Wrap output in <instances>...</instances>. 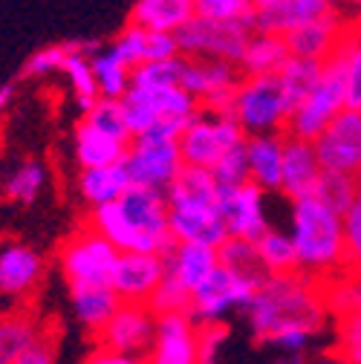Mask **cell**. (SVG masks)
Masks as SVG:
<instances>
[{"instance_id":"cell-1","label":"cell","mask_w":361,"mask_h":364,"mask_svg":"<svg viewBox=\"0 0 361 364\" xmlns=\"http://www.w3.org/2000/svg\"><path fill=\"white\" fill-rule=\"evenodd\" d=\"M249 327L257 344L266 341V336L289 321H312L324 324L330 312L324 281L309 278L306 272H281V275H266L257 295L246 306Z\"/></svg>"},{"instance_id":"cell-2","label":"cell","mask_w":361,"mask_h":364,"mask_svg":"<svg viewBox=\"0 0 361 364\" xmlns=\"http://www.w3.org/2000/svg\"><path fill=\"white\" fill-rule=\"evenodd\" d=\"M165 194L173 240H200L220 246L229 237L220 214V182L214 179L211 168L185 165Z\"/></svg>"},{"instance_id":"cell-3","label":"cell","mask_w":361,"mask_h":364,"mask_svg":"<svg viewBox=\"0 0 361 364\" xmlns=\"http://www.w3.org/2000/svg\"><path fill=\"white\" fill-rule=\"evenodd\" d=\"M292 243L298 252V269L309 278L330 281L344 263V214L321 203L315 194L292 200Z\"/></svg>"},{"instance_id":"cell-4","label":"cell","mask_w":361,"mask_h":364,"mask_svg":"<svg viewBox=\"0 0 361 364\" xmlns=\"http://www.w3.org/2000/svg\"><path fill=\"white\" fill-rule=\"evenodd\" d=\"M347 53H350V32L335 47V53L324 61L321 78L306 99L298 102L286 119V133L301 139H318L324 127L347 107Z\"/></svg>"},{"instance_id":"cell-5","label":"cell","mask_w":361,"mask_h":364,"mask_svg":"<svg viewBox=\"0 0 361 364\" xmlns=\"http://www.w3.org/2000/svg\"><path fill=\"white\" fill-rule=\"evenodd\" d=\"M292 113V102L281 84L278 73L263 75H240L235 90L232 116L243 124L246 133H269L286 130V119Z\"/></svg>"},{"instance_id":"cell-6","label":"cell","mask_w":361,"mask_h":364,"mask_svg":"<svg viewBox=\"0 0 361 364\" xmlns=\"http://www.w3.org/2000/svg\"><path fill=\"white\" fill-rule=\"evenodd\" d=\"M266 275H254V272H240L220 263L211 275L191 292V315L197 324L205 321H222L232 309H246L252 298L257 295L260 284Z\"/></svg>"},{"instance_id":"cell-7","label":"cell","mask_w":361,"mask_h":364,"mask_svg":"<svg viewBox=\"0 0 361 364\" xmlns=\"http://www.w3.org/2000/svg\"><path fill=\"white\" fill-rule=\"evenodd\" d=\"M119 246H113L102 232L87 223V229H78L58 252V263L67 278V287H99L110 284L113 266L119 260Z\"/></svg>"},{"instance_id":"cell-8","label":"cell","mask_w":361,"mask_h":364,"mask_svg":"<svg viewBox=\"0 0 361 364\" xmlns=\"http://www.w3.org/2000/svg\"><path fill=\"white\" fill-rule=\"evenodd\" d=\"M254 26L246 21H211L194 15L183 29H176L179 53L188 58H222L240 64Z\"/></svg>"},{"instance_id":"cell-9","label":"cell","mask_w":361,"mask_h":364,"mask_svg":"<svg viewBox=\"0 0 361 364\" xmlns=\"http://www.w3.org/2000/svg\"><path fill=\"white\" fill-rule=\"evenodd\" d=\"M119 203L133 225V232H136V249L133 252L165 255L176 243L171 235V220H168V194L162 188L130 182L127 191L119 197Z\"/></svg>"},{"instance_id":"cell-10","label":"cell","mask_w":361,"mask_h":364,"mask_svg":"<svg viewBox=\"0 0 361 364\" xmlns=\"http://www.w3.org/2000/svg\"><path fill=\"white\" fill-rule=\"evenodd\" d=\"M246 136L249 133L235 116H214L203 110L179 136V151H183L185 165L211 168L229 148L246 142Z\"/></svg>"},{"instance_id":"cell-11","label":"cell","mask_w":361,"mask_h":364,"mask_svg":"<svg viewBox=\"0 0 361 364\" xmlns=\"http://www.w3.org/2000/svg\"><path fill=\"white\" fill-rule=\"evenodd\" d=\"M156 333V312L148 304L122 301L110 321L96 333V344L130 355L133 361H148Z\"/></svg>"},{"instance_id":"cell-12","label":"cell","mask_w":361,"mask_h":364,"mask_svg":"<svg viewBox=\"0 0 361 364\" xmlns=\"http://www.w3.org/2000/svg\"><path fill=\"white\" fill-rule=\"evenodd\" d=\"M124 165H127V173L133 182L168 191V186L179 176V171L185 168V159H183V151H179L176 139L156 142V139H142V136H136L127 148Z\"/></svg>"},{"instance_id":"cell-13","label":"cell","mask_w":361,"mask_h":364,"mask_svg":"<svg viewBox=\"0 0 361 364\" xmlns=\"http://www.w3.org/2000/svg\"><path fill=\"white\" fill-rule=\"evenodd\" d=\"M220 214L232 237L260 240L272 229L266 220V191L252 179L243 186H220Z\"/></svg>"},{"instance_id":"cell-14","label":"cell","mask_w":361,"mask_h":364,"mask_svg":"<svg viewBox=\"0 0 361 364\" xmlns=\"http://www.w3.org/2000/svg\"><path fill=\"white\" fill-rule=\"evenodd\" d=\"M315 151L324 171H361V110L344 107L315 139Z\"/></svg>"},{"instance_id":"cell-15","label":"cell","mask_w":361,"mask_h":364,"mask_svg":"<svg viewBox=\"0 0 361 364\" xmlns=\"http://www.w3.org/2000/svg\"><path fill=\"white\" fill-rule=\"evenodd\" d=\"M165 278V257L151 252H119L110 287L122 301L148 304L159 281Z\"/></svg>"},{"instance_id":"cell-16","label":"cell","mask_w":361,"mask_h":364,"mask_svg":"<svg viewBox=\"0 0 361 364\" xmlns=\"http://www.w3.org/2000/svg\"><path fill=\"white\" fill-rule=\"evenodd\" d=\"M197 321L191 312L156 315V333L148 361L156 364H194L197 361Z\"/></svg>"},{"instance_id":"cell-17","label":"cell","mask_w":361,"mask_h":364,"mask_svg":"<svg viewBox=\"0 0 361 364\" xmlns=\"http://www.w3.org/2000/svg\"><path fill=\"white\" fill-rule=\"evenodd\" d=\"M350 32V21L341 15V6L324 18H315L309 23H301L295 29L286 32V43L289 53L301 55V58H315V61H327L335 47L344 41V35Z\"/></svg>"},{"instance_id":"cell-18","label":"cell","mask_w":361,"mask_h":364,"mask_svg":"<svg viewBox=\"0 0 361 364\" xmlns=\"http://www.w3.org/2000/svg\"><path fill=\"white\" fill-rule=\"evenodd\" d=\"M321 173H324V165L318 159V151H315V142L286 133L281 194L289 200H301V197L315 194V186H318Z\"/></svg>"},{"instance_id":"cell-19","label":"cell","mask_w":361,"mask_h":364,"mask_svg":"<svg viewBox=\"0 0 361 364\" xmlns=\"http://www.w3.org/2000/svg\"><path fill=\"white\" fill-rule=\"evenodd\" d=\"M335 0H254V29L286 35L289 29L335 12Z\"/></svg>"},{"instance_id":"cell-20","label":"cell","mask_w":361,"mask_h":364,"mask_svg":"<svg viewBox=\"0 0 361 364\" xmlns=\"http://www.w3.org/2000/svg\"><path fill=\"white\" fill-rule=\"evenodd\" d=\"M284 145L286 130H269V133H249L246 136V159H249V179L269 194H281L284 182Z\"/></svg>"},{"instance_id":"cell-21","label":"cell","mask_w":361,"mask_h":364,"mask_svg":"<svg viewBox=\"0 0 361 364\" xmlns=\"http://www.w3.org/2000/svg\"><path fill=\"white\" fill-rule=\"evenodd\" d=\"M162 257H165V275L185 284L191 292L220 266L217 246L200 240H176Z\"/></svg>"},{"instance_id":"cell-22","label":"cell","mask_w":361,"mask_h":364,"mask_svg":"<svg viewBox=\"0 0 361 364\" xmlns=\"http://www.w3.org/2000/svg\"><path fill=\"white\" fill-rule=\"evenodd\" d=\"M43 278V257L23 243H9L0 249V295L23 298Z\"/></svg>"},{"instance_id":"cell-23","label":"cell","mask_w":361,"mask_h":364,"mask_svg":"<svg viewBox=\"0 0 361 364\" xmlns=\"http://www.w3.org/2000/svg\"><path fill=\"white\" fill-rule=\"evenodd\" d=\"M127 148H130V142H122L110 133L96 130L84 119L78 122V127L72 133V156H75L78 168H102V165L124 162Z\"/></svg>"},{"instance_id":"cell-24","label":"cell","mask_w":361,"mask_h":364,"mask_svg":"<svg viewBox=\"0 0 361 364\" xmlns=\"http://www.w3.org/2000/svg\"><path fill=\"white\" fill-rule=\"evenodd\" d=\"M130 182L133 179L127 173V165L113 162V165H102V168H81L78 179H75V188L87 205H102V203L119 200L127 191Z\"/></svg>"},{"instance_id":"cell-25","label":"cell","mask_w":361,"mask_h":364,"mask_svg":"<svg viewBox=\"0 0 361 364\" xmlns=\"http://www.w3.org/2000/svg\"><path fill=\"white\" fill-rule=\"evenodd\" d=\"M70 301H72V312L78 318V324L87 333H99L113 312L122 306V298L116 295V289L110 284H99V287H72L70 289Z\"/></svg>"},{"instance_id":"cell-26","label":"cell","mask_w":361,"mask_h":364,"mask_svg":"<svg viewBox=\"0 0 361 364\" xmlns=\"http://www.w3.org/2000/svg\"><path fill=\"white\" fill-rule=\"evenodd\" d=\"M289 43L286 35L278 32H263L254 29L249 43H246V53L240 58V73L243 75H263V73H281V67L289 61Z\"/></svg>"},{"instance_id":"cell-27","label":"cell","mask_w":361,"mask_h":364,"mask_svg":"<svg viewBox=\"0 0 361 364\" xmlns=\"http://www.w3.org/2000/svg\"><path fill=\"white\" fill-rule=\"evenodd\" d=\"M240 67L222 58H188L183 84L191 90L197 99H205L222 87H235L240 81Z\"/></svg>"},{"instance_id":"cell-28","label":"cell","mask_w":361,"mask_h":364,"mask_svg":"<svg viewBox=\"0 0 361 364\" xmlns=\"http://www.w3.org/2000/svg\"><path fill=\"white\" fill-rule=\"evenodd\" d=\"M194 0H136L130 9V21L145 29L176 32L194 18Z\"/></svg>"},{"instance_id":"cell-29","label":"cell","mask_w":361,"mask_h":364,"mask_svg":"<svg viewBox=\"0 0 361 364\" xmlns=\"http://www.w3.org/2000/svg\"><path fill=\"white\" fill-rule=\"evenodd\" d=\"M87 223L93 225L96 232H102L113 246H119L122 252H133L136 249V232L122 208L119 200L113 203H102V205H90V214H87Z\"/></svg>"},{"instance_id":"cell-30","label":"cell","mask_w":361,"mask_h":364,"mask_svg":"<svg viewBox=\"0 0 361 364\" xmlns=\"http://www.w3.org/2000/svg\"><path fill=\"white\" fill-rule=\"evenodd\" d=\"M93 61V70H96V78H99V93L102 96H110V99H122L130 84H133V67L119 55L113 53L110 47H102L96 55H90Z\"/></svg>"},{"instance_id":"cell-31","label":"cell","mask_w":361,"mask_h":364,"mask_svg":"<svg viewBox=\"0 0 361 364\" xmlns=\"http://www.w3.org/2000/svg\"><path fill=\"white\" fill-rule=\"evenodd\" d=\"M43 336V330L29 315H6L0 318V364H18L26 347Z\"/></svg>"},{"instance_id":"cell-32","label":"cell","mask_w":361,"mask_h":364,"mask_svg":"<svg viewBox=\"0 0 361 364\" xmlns=\"http://www.w3.org/2000/svg\"><path fill=\"white\" fill-rule=\"evenodd\" d=\"M72 87L75 93V105L81 113H87L99 102V78H96V70H93V61L84 53H67V61H64V70H61Z\"/></svg>"},{"instance_id":"cell-33","label":"cell","mask_w":361,"mask_h":364,"mask_svg":"<svg viewBox=\"0 0 361 364\" xmlns=\"http://www.w3.org/2000/svg\"><path fill=\"white\" fill-rule=\"evenodd\" d=\"M257 255L266 269V275H281V272H298V252L292 243V235L269 229L257 240Z\"/></svg>"},{"instance_id":"cell-34","label":"cell","mask_w":361,"mask_h":364,"mask_svg":"<svg viewBox=\"0 0 361 364\" xmlns=\"http://www.w3.org/2000/svg\"><path fill=\"white\" fill-rule=\"evenodd\" d=\"M321 70H324V61H315V58H301V55H289V61L281 67V84L286 90V96L292 102V107L298 102L306 99L309 90L318 84L321 78Z\"/></svg>"},{"instance_id":"cell-35","label":"cell","mask_w":361,"mask_h":364,"mask_svg":"<svg viewBox=\"0 0 361 364\" xmlns=\"http://www.w3.org/2000/svg\"><path fill=\"white\" fill-rule=\"evenodd\" d=\"M358 194H361L358 173H347V171H324L318 186H315V197L327 203L330 208H335L338 214H344Z\"/></svg>"},{"instance_id":"cell-36","label":"cell","mask_w":361,"mask_h":364,"mask_svg":"<svg viewBox=\"0 0 361 364\" xmlns=\"http://www.w3.org/2000/svg\"><path fill=\"white\" fill-rule=\"evenodd\" d=\"M324 295H327V306H330L333 315L361 318V275L341 272V275L324 281Z\"/></svg>"},{"instance_id":"cell-37","label":"cell","mask_w":361,"mask_h":364,"mask_svg":"<svg viewBox=\"0 0 361 364\" xmlns=\"http://www.w3.org/2000/svg\"><path fill=\"white\" fill-rule=\"evenodd\" d=\"M188 55L176 53L171 58L159 61H142L139 67H133V84L136 87H171V84H183Z\"/></svg>"},{"instance_id":"cell-38","label":"cell","mask_w":361,"mask_h":364,"mask_svg":"<svg viewBox=\"0 0 361 364\" xmlns=\"http://www.w3.org/2000/svg\"><path fill=\"white\" fill-rule=\"evenodd\" d=\"M87 124H93L102 133H110L122 142H133V133L127 127V116H124V105L122 99H110V96H99V102L81 116Z\"/></svg>"},{"instance_id":"cell-39","label":"cell","mask_w":361,"mask_h":364,"mask_svg":"<svg viewBox=\"0 0 361 364\" xmlns=\"http://www.w3.org/2000/svg\"><path fill=\"white\" fill-rule=\"evenodd\" d=\"M43 186H47V168H43L41 162H35V159H29L6 179V197L15 200V203L29 205L41 197Z\"/></svg>"},{"instance_id":"cell-40","label":"cell","mask_w":361,"mask_h":364,"mask_svg":"<svg viewBox=\"0 0 361 364\" xmlns=\"http://www.w3.org/2000/svg\"><path fill=\"white\" fill-rule=\"evenodd\" d=\"M318 330H321V327H318V324H312V321H289V324H281L278 330L269 333L263 344L278 347V350H284L286 355L301 358V355L306 353L312 336L318 333Z\"/></svg>"},{"instance_id":"cell-41","label":"cell","mask_w":361,"mask_h":364,"mask_svg":"<svg viewBox=\"0 0 361 364\" xmlns=\"http://www.w3.org/2000/svg\"><path fill=\"white\" fill-rule=\"evenodd\" d=\"M217 252H220V263H225V266L240 269V272H254V275H266L260 255H257V240L229 235L217 246Z\"/></svg>"},{"instance_id":"cell-42","label":"cell","mask_w":361,"mask_h":364,"mask_svg":"<svg viewBox=\"0 0 361 364\" xmlns=\"http://www.w3.org/2000/svg\"><path fill=\"white\" fill-rule=\"evenodd\" d=\"M122 105H124V116H127V127L133 136H142L156 119H159V110L153 107L151 96L145 87H136L130 84V90L122 96Z\"/></svg>"},{"instance_id":"cell-43","label":"cell","mask_w":361,"mask_h":364,"mask_svg":"<svg viewBox=\"0 0 361 364\" xmlns=\"http://www.w3.org/2000/svg\"><path fill=\"white\" fill-rule=\"evenodd\" d=\"M148 306L162 315V312H188L191 309V289L185 284H179L176 278L165 275L159 281V287L153 289V295L148 298Z\"/></svg>"},{"instance_id":"cell-44","label":"cell","mask_w":361,"mask_h":364,"mask_svg":"<svg viewBox=\"0 0 361 364\" xmlns=\"http://www.w3.org/2000/svg\"><path fill=\"white\" fill-rule=\"evenodd\" d=\"M148 38H151V29L139 26V23H127L110 43V50L119 53L130 67H139L142 61H148Z\"/></svg>"},{"instance_id":"cell-45","label":"cell","mask_w":361,"mask_h":364,"mask_svg":"<svg viewBox=\"0 0 361 364\" xmlns=\"http://www.w3.org/2000/svg\"><path fill=\"white\" fill-rule=\"evenodd\" d=\"M194 12L211 21H246L254 26V0H194Z\"/></svg>"},{"instance_id":"cell-46","label":"cell","mask_w":361,"mask_h":364,"mask_svg":"<svg viewBox=\"0 0 361 364\" xmlns=\"http://www.w3.org/2000/svg\"><path fill=\"white\" fill-rule=\"evenodd\" d=\"M211 173L220 186H243L249 182V159H246V142L235 145L225 151L214 165H211Z\"/></svg>"},{"instance_id":"cell-47","label":"cell","mask_w":361,"mask_h":364,"mask_svg":"<svg viewBox=\"0 0 361 364\" xmlns=\"http://www.w3.org/2000/svg\"><path fill=\"white\" fill-rule=\"evenodd\" d=\"M344 263L347 272L361 275V194L344 211Z\"/></svg>"},{"instance_id":"cell-48","label":"cell","mask_w":361,"mask_h":364,"mask_svg":"<svg viewBox=\"0 0 361 364\" xmlns=\"http://www.w3.org/2000/svg\"><path fill=\"white\" fill-rule=\"evenodd\" d=\"M67 61V47L64 43H50V47H41L38 53H32L23 61L21 78H43V75H53L61 73Z\"/></svg>"},{"instance_id":"cell-49","label":"cell","mask_w":361,"mask_h":364,"mask_svg":"<svg viewBox=\"0 0 361 364\" xmlns=\"http://www.w3.org/2000/svg\"><path fill=\"white\" fill-rule=\"evenodd\" d=\"M229 324L222 321H205L197 327V361L208 364L217 358V353L222 350V344L229 341Z\"/></svg>"},{"instance_id":"cell-50","label":"cell","mask_w":361,"mask_h":364,"mask_svg":"<svg viewBox=\"0 0 361 364\" xmlns=\"http://www.w3.org/2000/svg\"><path fill=\"white\" fill-rule=\"evenodd\" d=\"M347 107L361 110V41L350 32V53H347Z\"/></svg>"},{"instance_id":"cell-51","label":"cell","mask_w":361,"mask_h":364,"mask_svg":"<svg viewBox=\"0 0 361 364\" xmlns=\"http://www.w3.org/2000/svg\"><path fill=\"white\" fill-rule=\"evenodd\" d=\"M341 321V341H338V355L347 361L361 364V318H338Z\"/></svg>"},{"instance_id":"cell-52","label":"cell","mask_w":361,"mask_h":364,"mask_svg":"<svg viewBox=\"0 0 361 364\" xmlns=\"http://www.w3.org/2000/svg\"><path fill=\"white\" fill-rule=\"evenodd\" d=\"M194 119H185V116H159L145 133H142V139H156V142H165V139H176L179 142V136L185 133V127L191 124ZM136 139V136H133Z\"/></svg>"},{"instance_id":"cell-53","label":"cell","mask_w":361,"mask_h":364,"mask_svg":"<svg viewBox=\"0 0 361 364\" xmlns=\"http://www.w3.org/2000/svg\"><path fill=\"white\" fill-rule=\"evenodd\" d=\"M179 53V41L176 32H165V29H151L148 38V61H159V58H171Z\"/></svg>"},{"instance_id":"cell-54","label":"cell","mask_w":361,"mask_h":364,"mask_svg":"<svg viewBox=\"0 0 361 364\" xmlns=\"http://www.w3.org/2000/svg\"><path fill=\"white\" fill-rule=\"evenodd\" d=\"M55 341L53 338H47V336H38L29 347H26V353L18 358V364H50V361H55Z\"/></svg>"},{"instance_id":"cell-55","label":"cell","mask_w":361,"mask_h":364,"mask_svg":"<svg viewBox=\"0 0 361 364\" xmlns=\"http://www.w3.org/2000/svg\"><path fill=\"white\" fill-rule=\"evenodd\" d=\"M90 361H93V364H130L133 358L124 355V353H116V350H110V347L96 344V353H90Z\"/></svg>"},{"instance_id":"cell-56","label":"cell","mask_w":361,"mask_h":364,"mask_svg":"<svg viewBox=\"0 0 361 364\" xmlns=\"http://www.w3.org/2000/svg\"><path fill=\"white\" fill-rule=\"evenodd\" d=\"M12 99H15V87H12V84H4V87H0V116L9 110Z\"/></svg>"},{"instance_id":"cell-57","label":"cell","mask_w":361,"mask_h":364,"mask_svg":"<svg viewBox=\"0 0 361 364\" xmlns=\"http://www.w3.org/2000/svg\"><path fill=\"white\" fill-rule=\"evenodd\" d=\"M335 4H338L341 9H350V12L361 15V0H335Z\"/></svg>"},{"instance_id":"cell-58","label":"cell","mask_w":361,"mask_h":364,"mask_svg":"<svg viewBox=\"0 0 361 364\" xmlns=\"http://www.w3.org/2000/svg\"><path fill=\"white\" fill-rule=\"evenodd\" d=\"M350 32H352V35H355V38L361 41V15H358V18H355V21L350 23Z\"/></svg>"},{"instance_id":"cell-59","label":"cell","mask_w":361,"mask_h":364,"mask_svg":"<svg viewBox=\"0 0 361 364\" xmlns=\"http://www.w3.org/2000/svg\"><path fill=\"white\" fill-rule=\"evenodd\" d=\"M358 186H361V171H358Z\"/></svg>"}]
</instances>
